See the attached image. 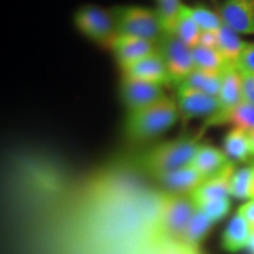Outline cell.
Segmentation results:
<instances>
[{"label":"cell","instance_id":"19","mask_svg":"<svg viewBox=\"0 0 254 254\" xmlns=\"http://www.w3.org/2000/svg\"><path fill=\"white\" fill-rule=\"evenodd\" d=\"M173 33L190 49L198 45L201 31H200L198 24L195 23L194 18H193L192 7L182 5Z\"/></svg>","mask_w":254,"mask_h":254},{"label":"cell","instance_id":"28","mask_svg":"<svg viewBox=\"0 0 254 254\" xmlns=\"http://www.w3.org/2000/svg\"><path fill=\"white\" fill-rule=\"evenodd\" d=\"M199 211H201L202 213H205L207 217L211 219L212 221L217 222L220 220L230 212L231 208V201L227 198H221V199H215L211 200V201L204 202V204L199 205L198 207Z\"/></svg>","mask_w":254,"mask_h":254},{"label":"cell","instance_id":"9","mask_svg":"<svg viewBox=\"0 0 254 254\" xmlns=\"http://www.w3.org/2000/svg\"><path fill=\"white\" fill-rule=\"evenodd\" d=\"M196 207L190 194L170 192L164 208V226L173 237L183 238L187 225L194 215Z\"/></svg>","mask_w":254,"mask_h":254},{"label":"cell","instance_id":"3","mask_svg":"<svg viewBox=\"0 0 254 254\" xmlns=\"http://www.w3.org/2000/svg\"><path fill=\"white\" fill-rule=\"evenodd\" d=\"M179 116L177 100L165 97L151 106L127 113L124 133L127 140L135 144L145 142L168 131L178 122Z\"/></svg>","mask_w":254,"mask_h":254},{"label":"cell","instance_id":"2","mask_svg":"<svg viewBox=\"0 0 254 254\" xmlns=\"http://www.w3.org/2000/svg\"><path fill=\"white\" fill-rule=\"evenodd\" d=\"M200 138L201 134L182 136L176 140L155 145L140 154L132 155V158L142 173L151 179H155L190 165L201 145Z\"/></svg>","mask_w":254,"mask_h":254},{"label":"cell","instance_id":"21","mask_svg":"<svg viewBox=\"0 0 254 254\" xmlns=\"http://www.w3.org/2000/svg\"><path fill=\"white\" fill-rule=\"evenodd\" d=\"M190 52H192L194 68L196 69L222 73L227 67H230V65L217 49H208V47L196 45L190 49Z\"/></svg>","mask_w":254,"mask_h":254},{"label":"cell","instance_id":"30","mask_svg":"<svg viewBox=\"0 0 254 254\" xmlns=\"http://www.w3.org/2000/svg\"><path fill=\"white\" fill-rule=\"evenodd\" d=\"M240 75L241 84H243L244 101L254 105V77L249 74H243V73H240Z\"/></svg>","mask_w":254,"mask_h":254},{"label":"cell","instance_id":"5","mask_svg":"<svg viewBox=\"0 0 254 254\" xmlns=\"http://www.w3.org/2000/svg\"><path fill=\"white\" fill-rule=\"evenodd\" d=\"M155 51L166 66L171 85L178 87L194 69L190 47L184 44L174 33L165 32L155 44Z\"/></svg>","mask_w":254,"mask_h":254},{"label":"cell","instance_id":"12","mask_svg":"<svg viewBox=\"0 0 254 254\" xmlns=\"http://www.w3.org/2000/svg\"><path fill=\"white\" fill-rule=\"evenodd\" d=\"M221 19L237 33H254V0H226Z\"/></svg>","mask_w":254,"mask_h":254},{"label":"cell","instance_id":"23","mask_svg":"<svg viewBox=\"0 0 254 254\" xmlns=\"http://www.w3.org/2000/svg\"><path fill=\"white\" fill-rule=\"evenodd\" d=\"M213 225V221L205 213L196 208L194 215L190 219V224L187 225L185 232L183 234V239L190 244V245L199 246L200 241L202 240L209 228Z\"/></svg>","mask_w":254,"mask_h":254},{"label":"cell","instance_id":"29","mask_svg":"<svg viewBox=\"0 0 254 254\" xmlns=\"http://www.w3.org/2000/svg\"><path fill=\"white\" fill-rule=\"evenodd\" d=\"M236 68L243 74L254 77V44H247L238 59Z\"/></svg>","mask_w":254,"mask_h":254},{"label":"cell","instance_id":"10","mask_svg":"<svg viewBox=\"0 0 254 254\" xmlns=\"http://www.w3.org/2000/svg\"><path fill=\"white\" fill-rule=\"evenodd\" d=\"M177 104L180 114L185 119L205 116L211 118L220 110V103L217 97L187 86L177 87Z\"/></svg>","mask_w":254,"mask_h":254},{"label":"cell","instance_id":"32","mask_svg":"<svg viewBox=\"0 0 254 254\" xmlns=\"http://www.w3.org/2000/svg\"><path fill=\"white\" fill-rule=\"evenodd\" d=\"M217 33H214V32H201L198 45L208 47V49H217Z\"/></svg>","mask_w":254,"mask_h":254},{"label":"cell","instance_id":"6","mask_svg":"<svg viewBox=\"0 0 254 254\" xmlns=\"http://www.w3.org/2000/svg\"><path fill=\"white\" fill-rule=\"evenodd\" d=\"M74 23L84 36L109 49L118 36L111 12L98 6L79 8L74 14Z\"/></svg>","mask_w":254,"mask_h":254},{"label":"cell","instance_id":"17","mask_svg":"<svg viewBox=\"0 0 254 254\" xmlns=\"http://www.w3.org/2000/svg\"><path fill=\"white\" fill-rule=\"evenodd\" d=\"M252 236V226L243 215L237 213L222 234V249L230 253H237L246 249Z\"/></svg>","mask_w":254,"mask_h":254},{"label":"cell","instance_id":"22","mask_svg":"<svg viewBox=\"0 0 254 254\" xmlns=\"http://www.w3.org/2000/svg\"><path fill=\"white\" fill-rule=\"evenodd\" d=\"M225 152L228 158L245 161L250 157H253L252 146H251L249 132L240 128H234L225 138Z\"/></svg>","mask_w":254,"mask_h":254},{"label":"cell","instance_id":"7","mask_svg":"<svg viewBox=\"0 0 254 254\" xmlns=\"http://www.w3.org/2000/svg\"><path fill=\"white\" fill-rule=\"evenodd\" d=\"M163 87L161 85L139 80L123 74L119 86L120 98L128 113L135 112L164 99L166 95Z\"/></svg>","mask_w":254,"mask_h":254},{"label":"cell","instance_id":"20","mask_svg":"<svg viewBox=\"0 0 254 254\" xmlns=\"http://www.w3.org/2000/svg\"><path fill=\"white\" fill-rule=\"evenodd\" d=\"M221 75L222 73L208 72L194 68L179 86L194 88V90L218 98L221 87Z\"/></svg>","mask_w":254,"mask_h":254},{"label":"cell","instance_id":"14","mask_svg":"<svg viewBox=\"0 0 254 254\" xmlns=\"http://www.w3.org/2000/svg\"><path fill=\"white\" fill-rule=\"evenodd\" d=\"M153 180L159 186L170 192L190 194L207 179L194 167L187 165L185 167L159 176Z\"/></svg>","mask_w":254,"mask_h":254},{"label":"cell","instance_id":"8","mask_svg":"<svg viewBox=\"0 0 254 254\" xmlns=\"http://www.w3.org/2000/svg\"><path fill=\"white\" fill-rule=\"evenodd\" d=\"M220 110L213 117L208 118L206 125H220L225 124L227 116L240 103H243V84L241 75L234 66H230L222 72L220 93L218 95Z\"/></svg>","mask_w":254,"mask_h":254},{"label":"cell","instance_id":"1","mask_svg":"<svg viewBox=\"0 0 254 254\" xmlns=\"http://www.w3.org/2000/svg\"><path fill=\"white\" fill-rule=\"evenodd\" d=\"M19 254H201L164 226L170 190L118 155L80 174L49 158L12 176Z\"/></svg>","mask_w":254,"mask_h":254},{"label":"cell","instance_id":"16","mask_svg":"<svg viewBox=\"0 0 254 254\" xmlns=\"http://www.w3.org/2000/svg\"><path fill=\"white\" fill-rule=\"evenodd\" d=\"M231 163V159L222 151L213 146L200 145L190 165L198 170L206 179H209L222 172Z\"/></svg>","mask_w":254,"mask_h":254},{"label":"cell","instance_id":"34","mask_svg":"<svg viewBox=\"0 0 254 254\" xmlns=\"http://www.w3.org/2000/svg\"><path fill=\"white\" fill-rule=\"evenodd\" d=\"M250 135V141H251V146H252V153L254 157V131L253 132H249Z\"/></svg>","mask_w":254,"mask_h":254},{"label":"cell","instance_id":"24","mask_svg":"<svg viewBox=\"0 0 254 254\" xmlns=\"http://www.w3.org/2000/svg\"><path fill=\"white\" fill-rule=\"evenodd\" d=\"M253 183V166L234 171L230 183V194L238 199L251 198Z\"/></svg>","mask_w":254,"mask_h":254},{"label":"cell","instance_id":"25","mask_svg":"<svg viewBox=\"0 0 254 254\" xmlns=\"http://www.w3.org/2000/svg\"><path fill=\"white\" fill-rule=\"evenodd\" d=\"M225 123H232L237 128L246 132L254 131V105L243 101L231 113L228 114Z\"/></svg>","mask_w":254,"mask_h":254},{"label":"cell","instance_id":"33","mask_svg":"<svg viewBox=\"0 0 254 254\" xmlns=\"http://www.w3.org/2000/svg\"><path fill=\"white\" fill-rule=\"evenodd\" d=\"M251 251V253L254 254V227H252V236H251V239H250V244L249 246H247Z\"/></svg>","mask_w":254,"mask_h":254},{"label":"cell","instance_id":"27","mask_svg":"<svg viewBox=\"0 0 254 254\" xmlns=\"http://www.w3.org/2000/svg\"><path fill=\"white\" fill-rule=\"evenodd\" d=\"M192 15L201 32H214V33H217L224 24L221 18H219L214 12L209 11L204 6L192 7Z\"/></svg>","mask_w":254,"mask_h":254},{"label":"cell","instance_id":"31","mask_svg":"<svg viewBox=\"0 0 254 254\" xmlns=\"http://www.w3.org/2000/svg\"><path fill=\"white\" fill-rule=\"evenodd\" d=\"M238 213L243 215L249 221L251 226L254 227V199H251L246 204L241 205L238 209Z\"/></svg>","mask_w":254,"mask_h":254},{"label":"cell","instance_id":"11","mask_svg":"<svg viewBox=\"0 0 254 254\" xmlns=\"http://www.w3.org/2000/svg\"><path fill=\"white\" fill-rule=\"evenodd\" d=\"M122 71L124 75L139 79V80L153 82V84L161 85V86L171 85L166 66L157 51L145 58L125 66L122 68Z\"/></svg>","mask_w":254,"mask_h":254},{"label":"cell","instance_id":"4","mask_svg":"<svg viewBox=\"0 0 254 254\" xmlns=\"http://www.w3.org/2000/svg\"><path fill=\"white\" fill-rule=\"evenodd\" d=\"M118 36H131L157 44L164 36L158 12L141 6H116L110 9Z\"/></svg>","mask_w":254,"mask_h":254},{"label":"cell","instance_id":"35","mask_svg":"<svg viewBox=\"0 0 254 254\" xmlns=\"http://www.w3.org/2000/svg\"><path fill=\"white\" fill-rule=\"evenodd\" d=\"M251 199H254V165H253V183H252V190H251Z\"/></svg>","mask_w":254,"mask_h":254},{"label":"cell","instance_id":"26","mask_svg":"<svg viewBox=\"0 0 254 254\" xmlns=\"http://www.w3.org/2000/svg\"><path fill=\"white\" fill-rule=\"evenodd\" d=\"M182 5L180 0H158L157 12L165 32L173 33Z\"/></svg>","mask_w":254,"mask_h":254},{"label":"cell","instance_id":"15","mask_svg":"<svg viewBox=\"0 0 254 254\" xmlns=\"http://www.w3.org/2000/svg\"><path fill=\"white\" fill-rule=\"evenodd\" d=\"M234 171H236L234 164L231 163L222 172L209 178L198 189L192 190L190 193V198L194 202L195 207L204 204V202L211 201V200L227 198L230 194L231 178L233 176Z\"/></svg>","mask_w":254,"mask_h":254},{"label":"cell","instance_id":"18","mask_svg":"<svg viewBox=\"0 0 254 254\" xmlns=\"http://www.w3.org/2000/svg\"><path fill=\"white\" fill-rule=\"evenodd\" d=\"M217 50L224 57L228 65L236 67L238 59L246 47L247 43L241 40L237 32L226 24H222L220 30L217 32Z\"/></svg>","mask_w":254,"mask_h":254},{"label":"cell","instance_id":"13","mask_svg":"<svg viewBox=\"0 0 254 254\" xmlns=\"http://www.w3.org/2000/svg\"><path fill=\"white\" fill-rule=\"evenodd\" d=\"M110 50L112 51L120 68L155 52V44L150 40L131 36H117Z\"/></svg>","mask_w":254,"mask_h":254}]
</instances>
